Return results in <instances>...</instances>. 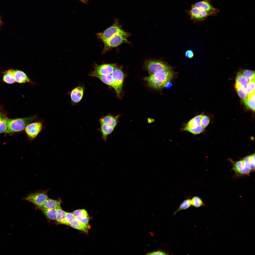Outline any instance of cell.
Here are the masks:
<instances>
[{"instance_id":"obj_23","label":"cell","mask_w":255,"mask_h":255,"mask_svg":"<svg viewBox=\"0 0 255 255\" xmlns=\"http://www.w3.org/2000/svg\"><path fill=\"white\" fill-rule=\"evenodd\" d=\"M3 80L4 82L8 84H12L16 82L12 69L8 70L4 73Z\"/></svg>"},{"instance_id":"obj_29","label":"cell","mask_w":255,"mask_h":255,"mask_svg":"<svg viewBox=\"0 0 255 255\" xmlns=\"http://www.w3.org/2000/svg\"><path fill=\"white\" fill-rule=\"evenodd\" d=\"M191 200V205L195 208H199L204 205V204L201 199L198 196L193 197Z\"/></svg>"},{"instance_id":"obj_1","label":"cell","mask_w":255,"mask_h":255,"mask_svg":"<svg viewBox=\"0 0 255 255\" xmlns=\"http://www.w3.org/2000/svg\"><path fill=\"white\" fill-rule=\"evenodd\" d=\"M173 72L170 67L168 68L145 77L144 80L151 87L159 89L164 87L172 78Z\"/></svg>"},{"instance_id":"obj_20","label":"cell","mask_w":255,"mask_h":255,"mask_svg":"<svg viewBox=\"0 0 255 255\" xmlns=\"http://www.w3.org/2000/svg\"><path fill=\"white\" fill-rule=\"evenodd\" d=\"M95 77L99 79L106 84L111 86L113 88H114L115 81L112 74L102 76H97Z\"/></svg>"},{"instance_id":"obj_4","label":"cell","mask_w":255,"mask_h":255,"mask_svg":"<svg viewBox=\"0 0 255 255\" xmlns=\"http://www.w3.org/2000/svg\"><path fill=\"white\" fill-rule=\"evenodd\" d=\"M129 34L124 30L118 32L107 40L103 42L105 52L114 47L121 44L128 42L127 38Z\"/></svg>"},{"instance_id":"obj_31","label":"cell","mask_w":255,"mask_h":255,"mask_svg":"<svg viewBox=\"0 0 255 255\" xmlns=\"http://www.w3.org/2000/svg\"><path fill=\"white\" fill-rule=\"evenodd\" d=\"M246 89L248 94L255 91V78L249 81L247 85Z\"/></svg>"},{"instance_id":"obj_5","label":"cell","mask_w":255,"mask_h":255,"mask_svg":"<svg viewBox=\"0 0 255 255\" xmlns=\"http://www.w3.org/2000/svg\"><path fill=\"white\" fill-rule=\"evenodd\" d=\"M47 190L31 193L24 198V200L30 202L40 208L49 198Z\"/></svg>"},{"instance_id":"obj_39","label":"cell","mask_w":255,"mask_h":255,"mask_svg":"<svg viewBox=\"0 0 255 255\" xmlns=\"http://www.w3.org/2000/svg\"><path fill=\"white\" fill-rule=\"evenodd\" d=\"M1 20H0V23H1Z\"/></svg>"},{"instance_id":"obj_14","label":"cell","mask_w":255,"mask_h":255,"mask_svg":"<svg viewBox=\"0 0 255 255\" xmlns=\"http://www.w3.org/2000/svg\"><path fill=\"white\" fill-rule=\"evenodd\" d=\"M119 115L114 116L108 114L100 118L99 122L100 124H106L115 128L119 122Z\"/></svg>"},{"instance_id":"obj_26","label":"cell","mask_w":255,"mask_h":255,"mask_svg":"<svg viewBox=\"0 0 255 255\" xmlns=\"http://www.w3.org/2000/svg\"><path fill=\"white\" fill-rule=\"evenodd\" d=\"M248 107L252 110L255 111V91L248 94L247 98Z\"/></svg>"},{"instance_id":"obj_7","label":"cell","mask_w":255,"mask_h":255,"mask_svg":"<svg viewBox=\"0 0 255 255\" xmlns=\"http://www.w3.org/2000/svg\"><path fill=\"white\" fill-rule=\"evenodd\" d=\"M123 30L121 28L118 20L116 19L112 26L102 32L98 33L97 35L103 42L107 40L117 33Z\"/></svg>"},{"instance_id":"obj_8","label":"cell","mask_w":255,"mask_h":255,"mask_svg":"<svg viewBox=\"0 0 255 255\" xmlns=\"http://www.w3.org/2000/svg\"><path fill=\"white\" fill-rule=\"evenodd\" d=\"M191 7L196 8L205 11L208 16H215L219 11V9L213 7L210 0H204L193 4Z\"/></svg>"},{"instance_id":"obj_34","label":"cell","mask_w":255,"mask_h":255,"mask_svg":"<svg viewBox=\"0 0 255 255\" xmlns=\"http://www.w3.org/2000/svg\"><path fill=\"white\" fill-rule=\"evenodd\" d=\"M75 217L77 221L83 224L87 225L88 223L89 218L88 217L79 216Z\"/></svg>"},{"instance_id":"obj_38","label":"cell","mask_w":255,"mask_h":255,"mask_svg":"<svg viewBox=\"0 0 255 255\" xmlns=\"http://www.w3.org/2000/svg\"><path fill=\"white\" fill-rule=\"evenodd\" d=\"M82 2L85 3H86L88 0H79Z\"/></svg>"},{"instance_id":"obj_32","label":"cell","mask_w":255,"mask_h":255,"mask_svg":"<svg viewBox=\"0 0 255 255\" xmlns=\"http://www.w3.org/2000/svg\"><path fill=\"white\" fill-rule=\"evenodd\" d=\"M74 218L75 217L72 213L66 212L62 224L70 225Z\"/></svg>"},{"instance_id":"obj_25","label":"cell","mask_w":255,"mask_h":255,"mask_svg":"<svg viewBox=\"0 0 255 255\" xmlns=\"http://www.w3.org/2000/svg\"><path fill=\"white\" fill-rule=\"evenodd\" d=\"M41 208L42 212L48 218L51 220H56L57 209Z\"/></svg>"},{"instance_id":"obj_10","label":"cell","mask_w":255,"mask_h":255,"mask_svg":"<svg viewBox=\"0 0 255 255\" xmlns=\"http://www.w3.org/2000/svg\"><path fill=\"white\" fill-rule=\"evenodd\" d=\"M112 75L115 81V85L113 88L117 96L119 97L123 87L124 79L123 73L120 68L116 67Z\"/></svg>"},{"instance_id":"obj_33","label":"cell","mask_w":255,"mask_h":255,"mask_svg":"<svg viewBox=\"0 0 255 255\" xmlns=\"http://www.w3.org/2000/svg\"><path fill=\"white\" fill-rule=\"evenodd\" d=\"M72 213L74 217L79 216H82L84 217H88V215L85 209H80L75 210Z\"/></svg>"},{"instance_id":"obj_16","label":"cell","mask_w":255,"mask_h":255,"mask_svg":"<svg viewBox=\"0 0 255 255\" xmlns=\"http://www.w3.org/2000/svg\"><path fill=\"white\" fill-rule=\"evenodd\" d=\"M235 87L239 96L246 108L247 109H249L247 102L248 94L246 91V88L236 83Z\"/></svg>"},{"instance_id":"obj_28","label":"cell","mask_w":255,"mask_h":255,"mask_svg":"<svg viewBox=\"0 0 255 255\" xmlns=\"http://www.w3.org/2000/svg\"><path fill=\"white\" fill-rule=\"evenodd\" d=\"M191 205V199L188 198L185 200L181 204L176 211L173 213L174 215L176 214L179 211L182 210H185L189 208Z\"/></svg>"},{"instance_id":"obj_30","label":"cell","mask_w":255,"mask_h":255,"mask_svg":"<svg viewBox=\"0 0 255 255\" xmlns=\"http://www.w3.org/2000/svg\"><path fill=\"white\" fill-rule=\"evenodd\" d=\"M239 70L243 75L247 78L249 81L255 78V72L254 71L242 69Z\"/></svg>"},{"instance_id":"obj_27","label":"cell","mask_w":255,"mask_h":255,"mask_svg":"<svg viewBox=\"0 0 255 255\" xmlns=\"http://www.w3.org/2000/svg\"><path fill=\"white\" fill-rule=\"evenodd\" d=\"M66 212L63 210L61 208L56 209V220L59 223L62 224Z\"/></svg>"},{"instance_id":"obj_11","label":"cell","mask_w":255,"mask_h":255,"mask_svg":"<svg viewBox=\"0 0 255 255\" xmlns=\"http://www.w3.org/2000/svg\"><path fill=\"white\" fill-rule=\"evenodd\" d=\"M116 67L114 64H96L94 67V70L92 72L90 75L95 77L97 76L111 74Z\"/></svg>"},{"instance_id":"obj_12","label":"cell","mask_w":255,"mask_h":255,"mask_svg":"<svg viewBox=\"0 0 255 255\" xmlns=\"http://www.w3.org/2000/svg\"><path fill=\"white\" fill-rule=\"evenodd\" d=\"M186 11L190 19L195 23L204 21L208 16L206 12L194 7H191L190 10H187Z\"/></svg>"},{"instance_id":"obj_37","label":"cell","mask_w":255,"mask_h":255,"mask_svg":"<svg viewBox=\"0 0 255 255\" xmlns=\"http://www.w3.org/2000/svg\"><path fill=\"white\" fill-rule=\"evenodd\" d=\"M7 117L5 114L0 109V122Z\"/></svg>"},{"instance_id":"obj_35","label":"cell","mask_w":255,"mask_h":255,"mask_svg":"<svg viewBox=\"0 0 255 255\" xmlns=\"http://www.w3.org/2000/svg\"><path fill=\"white\" fill-rule=\"evenodd\" d=\"M148 255H167L168 254L165 252L161 251L152 252L147 254Z\"/></svg>"},{"instance_id":"obj_24","label":"cell","mask_w":255,"mask_h":255,"mask_svg":"<svg viewBox=\"0 0 255 255\" xmlns=\"http://www.w3.org/2000/svg\"><path fill=\"white\" fill-rule=\"evenodd\" d=\"M235 81L236 83L246 88L248 80L247 78L243 75L239 70L237 75Z\"/></svg>"},{"instance_id":"obj_3","label":"cell","mask_w":255,"mask_h":255,"mask_svg":"<svg viewBox=\"0 0 255 255\" xmlns=\"http://www.w3.org/2000/svg\"><path fill=\"white\" fill-rule=\"evenodd\" d=\"M36 117V115H34L28 117L8 119L7 133H13L23 130Z\"/></svg>"},{"instance_id":"obj_21","label":"cell","mask_w":255,"mask_h":255,"mask_svg":"<svg viewBox=\"0 0 255 255\" xmlns=\"http://www.w3.org/2000/svg\"><path fill=\"white\" fill-rule=\"evenodd\" d=\"M242 160L246 166L251 169L252 172H255V153L245 157Z\"/></svg>"},{"instance_id":"obj_13","label":"cell","mask_w":255,"mask_h":255,"mask_svg":"<svg viewBox=\"0 0 255 255\" xmlns=\"http://www.w3.org/2000/svg\"><path fill=\"white\" fill-rule=\"evenodd\" d=\"M42 128V123L39 122L31 123L25 127V132L29 137L31 139L35 138L41 131Z\"/></svg>"},{"instance_id":"obj_18","label":"cell","mask_w":255,"mask_h":255,"mask_svg":"<svg viewBox=\"0 0 255 255\" xmlns=\"http://www.w3.org/2000/svg\"><path fill=\"white\" fill-rule=\"evenodd\" d=\"M100 125L98 130L101 133L102 140L106 142L107 136L112 132L115 128L106 124H100Z\"/></svg>"},{"instance_id":"obj_9","label":"cell","mask_w":255,"mask_h":255,"mask_svg":"<svg viewBox=\"0 0 255 255\" xmlns=\"http://www.w3.org/2000/svg\"><path fill=\"white\" fill-rule=\"evenodd\" d=\"M232 164V170L235 173L236 176L240 177L250 175L252 172L251 169L245 164L242 160L236 162L231 160Z\"/></svg>"},{"instance_id":"obj_2","label":"cell","mask_w":255,"mask_h":255,"mask_svg":"<svg viewBox=\"0 0 255 255\" xmlns=\"http://www.w3.org/2000/svg\"><path fill=\"white\" fill-rule=\"evenodd\" d=\"M210 122L207 116L200 115L194 117L184 126L183 130L195 134H199L204 132Z\"/></svg>"},{"instance_id":"obj_36","label":"cell","mask_w":255,"mask_h":255,"mask_svg":"<svg viewBox=\"0 0 255 255\" xmlns=\"http://www.w3.org/2000/svg\"><path fill=\"white\" fill-rule=\"evenodd\" d=\"M185 55L187 57L189 58H191L194 56L193 53V51L191 50H188L186 52Z\"/></svg>"},{"instance_id":"obj_22","label":"cell","mask_w":255,"mask_h":255,"mask_svg":"<svg viewBox=\"0 0 255 255\" xmlns=\"http://www.w3.org/2000/svg\"><path fill=\"white\" fill-rule=\"evenodd\" d=\"M72 227L81 230L85 232H88L90 226L89 225H85L82 224L77 221L75 217L72 222L70 225Z\"/></svg>"},{"instance_id":"obj_19","label":"cell","mask_w":255,"mask_h":255,"mask_svg":"<svg viewBox=\"0 0 255 255\" xmlns=\"http://www.w3.org/2000/svg\"><path fill=\"white\" fill-rule=\"evenodd\" d=\"M61 201L60 200L48 198L40 208L47 209H57L61 208Z\"/></svg>"},{"instance_id":"obj_6","label":"cell","mask_w":255,"mask_h":255,"mask_svg":"<svg viewBox=\"0 0 255 255\" xmlns=\"http://www.w3.org/2000/svg\"><path fill=\"white\" fill-rule=\"evenodd\" d=\"M145 66L150 75L159 72L170 67L164 62L157 60L146 61L145 62Z\"/></svg>"},{"instance_id":"obj_17","label":"cell","mask_w":255,"mask_h":255,"mask_svg":"<svg viewBox=\"0 0 255 255\" xmlns=\"http://www.w3.org/2000/svg\"><path fill=\"white\" fill-rule=\"evenodd\" d=\"M83 89L81 87H77L72 90L70 97L72 101L77 103L81 99L83 94Z\"/></svg>"},{"instance_id":"obj_15","label":"cell","mask_w":255,"mask_h":255,"mask_svg":"<svg viewBox=\"0 0 255 255\" xmlns=\"http://www.w3.org/2000/svg\"><path fill=\"white\" fill-rule=\"evenodd\" d=\"M15 81L18 83H32L31 81L26 74L23 72L18 70L12 69Z\"/></svg>"}]
</instances>
